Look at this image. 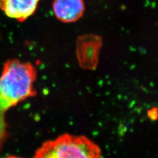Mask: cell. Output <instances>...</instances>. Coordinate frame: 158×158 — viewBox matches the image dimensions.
<instances>
[{"mask_svg": "<svg viewBox=\"0 0 158 158\" xmlns=\"http://www.w3.org/2000/svg\"><path fill=\"white\" fill-rule=\"evenodd\" d=\"M18 158V157H16V156H8L7 158Z\"/></svg>", "mask_w": 158, "mask_h": 158, "instance_id": "obj_6", "label": "cell"}, {"mask_svg": "<svg viewBox=\"0 0 158 158\" xmlns=\"http://www.w3.org/2000/svg\"><path fill=\"white\" fill-rule=\"evenodd\" d=\"M148 115L149 117L152 119H156L158 117V113H157V109L156 108H152L148 111Z\"/></svg>", "mask_w": 158, "mask_h": 158, "instance_id": "obj_5", "label": "cell"}, {"mask_svg": "<svg viewBox=\"0 0 158 158\" xmlns=\"http://www.w3.org/2000/svg\"><path fill=\"white\" fill-rule=\"evenodd\" d=\"M33 158H102V151L85 136L65 134L44 143Z\"/></svg>", "mask_w": 158, "mask_h": 158, "instance_id": "obj_2", "label": "cell"}, {"mask_svg": "<svg viewBox=\"0 0 158 158\" xmlns=\"http://www.w3.org/2000/svg\"><path fill=\"white\" fill-rule=\"evenodd\" d=\"M56 17L64 23H72L78 20L83 14V0H55L53 5Z\"/></svg>", "mask_w": 158, "mask_h": 158, "instance_id": "obj_4", "label": "cell"}, {"mask_svg": "<svg viewBox=\"0 0 158 158\" xmlns=\"http://www.w3.org/2000/svg\"><path fill=\"white\" fill-rule=\"evenodd\" d=\"M40 0H0V9L9 18L23 22L34 14Z\"/></svg>", "mask_w": 158, "mask_h": 158, "instance_id": "obj_3", "label": "cell"}, {"mask_svg": "<svg viewBox=\"0 0 158 158\" xmlns=\"http://www.w3.org/2000/svg\"><path fill=\"white\" fill-rule=\"evenodd\" d=\"M36 70L29 63L9 59L0 76V147L6 139L5 114L11 108L30 97L35 96L34 83Z\"/></svg>", "mask_w": 158, "mask_h": 158, "instance_id": "obj_1", "label": "cell"}]
</instances>
